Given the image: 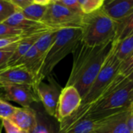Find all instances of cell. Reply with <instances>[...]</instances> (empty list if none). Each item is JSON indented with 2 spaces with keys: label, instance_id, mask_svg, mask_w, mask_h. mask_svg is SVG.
Returning a JSON list of instances; mask_svg holds the SVG:
<instances>
[{
  "label": "cell",
  "instance_id": "obj_31",
  "mask_svg": "<svg viewBox=\"0 0 133 133\" xmlns=\"http://www.w3.org/2000/svg\"><path fill=\"white\" fill-rule=\"evenodd\" d=\"M2 128L6 133H21V130L9 119L2 120Z\"/></svg>",
  "mask_w": 133,
  "mask_h": 133
},
{
  "label": "cell",
  "instance_id": "obj_10",
  "mask_svg": "<svg viewBox=\"0 0 133 133\" xmlns=\"http://www.w3.org/2000/svg\"><path fill=\"white\" fill-rule=\"evenodd\" d=\"M24 85L32 87L35 91L38 82L34 76L22 66H7L0 69V87Z\"/></svg>",
  "mask_w": 133,
  "mask_h": 133
},
{
  "label": "cell",
  "instance_id": "obj_32",
  "mask_svg": "<svg viewBox=\"0 0 133 133\" xmlns=\"http://www.w3.org/2000/svg\"><path fill=\"white\" fill-rule=\"evenodd\" d=\"M33 0H10L12 4L16 7L17 11H21L27 6H28Z\"/></svg>",
  "mask_w": 133,
  "mask_h": 133
},
{
  "label": "cell",
  "instance_id": "obj_29",
  "mask_svg": "<svg viewBox=\"0 0 133 133\" xmlns=\"http://www.w3.org/2000/svg\"><path fill=\"white\" fill-rule=\"evenodd\" d=\"M24 37L16 36V37H0V50L9 48L18 42H20Z\"/></svg>",
  "mask_w": 133,
  "mask_h": 133
},
{
  "label": "cell",
  "instance_id": "obj_25",
  "mask_svg": "<svg viewBox=\"0 0 133 133\" xmlns=\"http://www.w3.org/2000/svg\"><path fill=\"white\" fill-rule=\"evenodd\" d=\"M27 37L24 31L22 30L13 27L4 23H0V37Z\"/></svg>",
  "mask_w": 133,
  "mask_h": 133
},
{
  "label": "cell",
  "instance_id": "obj_21",
  "mask_svg": "<svg viewBox=\"0 0 133 133\" xmlns=\"http://www.w3.org/2000/svg\"><path fill=\"white\" fill-rule=\"evenodd\" d=\"M96 119L89 117L80 119L65 129L61 133H92L96 125Z\"/></svg>",
  "mask_w": 133,
  "mask_h": 133
},
{
  "label": "cell",
  "instance_id": "obj_6",
  "mask_svg": "<svg viewBox=\"0 0 133 133\" xmlns=\"http://www.w3.org/2000/svg\"><path fill=\"white\" fill-rule=\"evenodd\" d=\"M120 65L121 62L116 58L111 48L95 81L93 82L85 96L82 98L81 106L78 109L88 107L101 95L106 87L118 75Z\"/></svg>",
  "mask_w": 133,
  "mask_h": 133
},
{
  "label": "cell",
  "instance_id": "obj_18",
  "mask_svg": "<svg viewBox=\"0 0 133 133\" xmlns=\"http://www.w3.org/2000/svg\"><path fill=\"white\" fill-rule=\"evenodd\" d=\"M42 35V34H34V35L24 37L18 43V44H17L16 49L14 50V51L13 53V55L11 56L6 67L13 65L20 58H21L29 51V49L31 48L34 45L37 40Z\"/></svg>",
  "mask_w": 133,
  "mask_h": 133
},
{
  "label": "cell",
  "instance_id": "obj_4",
  "mask_svg": "<svg viewBox=\"0 0 133 133\" xmlns=\"http://www.w3.org/2000/svg\"><path fill=\"white\" fill-rule=\"evenodd\" d=\"M82 37L81 28H66L57 31L56 40L45 56L38 83L49 76L55 66L67 55L72 53Z\"/></svg>",
  "mask_w": 133,
  "mask_h": 133
},
{
  "label": "cell",
  "instance_id": "obj_34",
  "mask_svg": "<svg viewBox=\"0 0 133 133\" xmlns=\"http://www.w3.org/2000/svg\"><path fill=\"white\" fill-rule=\"evenodd\" d=\"M2 129H3V128H2V125L1 124V125H0V133H2Z\"/></svg>",
  "mask_w": 133,
  "mask_h": 133
},
{
  "label": "cell",
  "instance_id": "obj_20",
  "mask_svg": "<svg viewBox=\"0 0 133 133\" xmlns=\"http://www.w3.org/2000/svg\"><path fill=\"white\" fill-rule=\"evenodd\" d=\"M131 35H133V12L117 22L116 34L113 41H120Z\"/></svg>",
  "mask_w": 133,
  "mask_h": 133
},
{
  "label": "cell",
  "instance_id": "obj_7",
  "mask_svg": "<svg viewBox=\"0 0 133 133\" xmlns=\"http://www.w3.org/2000/svg\"><path fill=\"white\" fill-rule=\"evenodd\" d=\"M62 89L51 76H48V83L42 81L38 83L36 88V93L39 101L42 103L45 113L55 118L59 97Z\"/></svg>",
  "mask_w": 133,
  "mask_h": 133
},
{
  "label": "cell",
  "instance_id": "obj_16",
  "mask_svg": "<svg viewBox=\"0 0 133 133\" xmlns=\"http://www.w3.org/2000/svg\"><path fill=\"white\" fill-rule=\"evenodd\" d=\"M37 125L31 133H61L59 122L53 117L49 116L45 111H36Z\"/></svg>",
  "mask_w": 133,
  "mask_h": 133
},
{
  "label": "cell",
  "instance_id": "obj_1",
  "mask_svg": "<svg viewBox=\"0 0 133 133\" xmlns=\"http://www.w3.org/2000/svg\"><path fill=\"white\" fill-rule=\"evenodd\" d=\"M132 90L133 73L129 76L118 74L92 104L85 108L78 109L71 116L59 123L60 130L63 131L86 117L96 120L128 108Z\"/></svg>",
  "mask_w": 133,
  "mask_h": 133
},
{
  "label": "cell",
  "instance_id": "obj_23",
  "mask_svg": "<svg viewBox=\"0 0 133 133\" xmlns=\"http://www.w3.org/2000/svg\"><path fill=\"white\" fill-rule=\"evenodd\" d=\"M81 12L83 15L91 14L101 9L104 0H78Z\"/></svg>",
  "mask_w": 133,
  "mask_h": 133
},
{
  "label": "cell",
  "instance_id": "obj_14",
  "mask_svg": "<svg viewBox=\"0 0 133 133\" xmlns=\"http://www.w3.org/2000/svg\"><path fill=\"white\" fill-rule=\"evenodd\" d=\"M9 120L21 131L31 133L37 125V112L31 108H17Z\"/></svg>",
  "mask_w": 133,
  "mask_h": 133
},
{
  "label": "cell",
  "instance_id": "obj_13",
  "mask_svg": "<svg viewBox=\"0 0 133 133\" xmlns=\"http://www.w3.org/2000/svg\"><path fill=\"white\" fill-rule=\"evenodd\" d=\"M101 9L113 20L118 22L133 12V0H107Z\"/></svg>",
  "mask_w": 133,
  "mask_h": 133
},
{
  "label": "cell",
  "instance_id": "obj_8",
  "mask_svg": "<svg viewBox=\"0 0 133 133\" xmlns=\"http://www.w3.org/2000/svg\"><path fill=\"white\" fill-rule=\"evenodd\" d=\"M129 115L128 108L96 119L95 129L92 133H131L128 126Z\"/></svg>",
  "mask_w": 133,
  "mask_h": 133
},
{
  "label": "cell",
  "instance_id": "obj_19",
  "mask_svg": "<svg viewBox=\"0 0 133 133\" xmlns=\"http://www.w3.org/2000/svg\"><path fill=\"white\" fill-rule=\"evenodd\" d=\"M112 50L116 58L121 62L125 61L133 55V35L120 41H113Z\"/></svg>",
  "mask_w": 133,
  "mask_h": 133
},
{
  "label": "cell",
  "instance_id": "obj_17",
  "mask_svg": "<svg viewBox=\"0 0 133 133\" xmlns=\"http://www.w3.org/2000/svg\"><path fill=\"white\" fill-rule=\"evenodd\" d=\"M50 1L51 0H33L28 6L20 12L25 17L37 22H41Z\"/></svg>",
  "mask_w": 133,
  "mask_h": 133
},
{
  "label": "cell",
  "instance_id": "obj_9",
  "mask_svg": "<svg viewBox=\"0 0 133 133\" xmlns=\"http://www.w3.org/2000/svg\"><path fill=\"white\" fill-rule=\"evenodd\" d=\"M82 97L78 91L72 86H66L62 89L55 118L60 123L71 116L81 106Z\"/></svg>",
  "mask_w": 133,
  "mask_h": 133
},
{
  "label": "cell",
  "instance_id": "obj_33",
  "mask_svg": "<svg viewBox=\"0 0 133 133\" xmlns=\"http://www.w3.org/2000/svg\"><path fill=\"white\" fill-rule=\"evenodd\" d=\"M129 108L133 110V90L131 94V97H130V101H129Z\"/></svg>",
  "mask_w": 133,
  "mask_h": 133
},
{
  "label": "cell",
  "instance_id": "obj_28",
  "mask_svg": "<svg viewBox=\"0 0 133 133\" xmlns=\"http://www.w3.org/2000/svg\"><path fill=\"white\" fill-rule=\"evenodd\" d=\"M133 73V55L125 61L121 62L118 74L122 76H129Z\"/></svg>",
  "mask_w": 133,
  "mask_h": 133
},
{
  "label": "cell",
  "instance_id": "obj_35",
  "mask_svg": "<svg viewBox=\"0 0 133 133\" xmlns=\"http://www.w3.org/2000/svg\"><path fill=\"white\" fill-rule=\"evenodd\" d=\"M21 133H30V132H25V131H22Z\"/></svg>",
  "mask_w": 133,
  "mask_h": 133
},
{
  "label": "cell",
  "instance_id": "obj_2",
  "mask_svg": "<svg viewBox=\"0 0 133 133\" xmlns=\"http://www.w3.org/2000/svg\"><path fill=\"white\" fill-rule=\"evenodd\" d=\"M113 41L102 46H89L80 41L73 51L72 69L66 86L74 87L83 98L103 65Z\"/></svg>",
  "mask_w": 133,
  "mask_h": 133
},
{
  "label": "cell",
  "instance_id": "obj_24",
  "mask_svg": "<svg viewBox=\"0 0 133 133\" xmlns=\"http://www.w3.org/2000/svg\"><path fill=\"white\" fill-rule=\"evenodd\" d=\"M16 11L10 0H0V23H4Z\"/></svg>",
  "mask_w": 133,
  "mask_h": 133
},
{
  "label": "cell",
  "instance_id": "obj_36",
  "mask_svg": "<svg viewBox=\"0 0 133 133\" xmlns=\"http://www.w3.org/2000/svg\"><path fill=\"white\" fill-rule=\"evenodd\" d=\"M1 124H2V120L0 119V125H1Z\"/></svg>",
  "mask_w": 133,
  "mask_h": 133
},
{
  "label": "cell",
  "instance_id": "obj_22",
  "mask_svg": "<svg viewBox=\"0 0 133 133\" xmlns=\"http://www.w3.org/2000/svg\"><path fill=\"white\" fill-rule=\"evenodd\" d=\"M57 31L58 30H49L43 34L42 36H40L39 38L35 42L34 46L42 55L45 56V55L50 49L51 46L53 45V44L56 40Z\"/></svg>",
  "mask_w": 133,
  "mask_h": 133
},
{
  "label": "cell",
  "instance_id": "obj_26",
  "mask_svg": "<svg viewBox=\"0 0 133 133\" xmlns=\"http://www.w3.org/2000/svg\"><path fill=\"white\" fill-rule=\"evenodd\" d=\"M17 108L0 98V119H9L16 111Z\"/></svg>",
  "mask_w": 133,
  "mask_h": 133
},
{
  "label": "cell",
  "instance_id": "obj_30",
  "mask_svg": "<svg viewBox=\"0 0 133 133\" xmlns=\"http://www.w3.org/2000/svg\"><path fill=\"white\" fill-rule=\"evenodd\" d=\"M56 2L59 4L76 12H81L80 5H79V1L78 0H56Z\"/></svg>",
  "mask_w": 133,
  "mask_h": 133
},
{
  "label": "cell",
  "instance_id": "obj_11",
  "mask_svg": "<svg viewBox=\"0 0 133 133\" xmlns=\"http://www.w3.org/2000/svg\"><path fill=\"white\" fill-rule=\"evenodd\" d=\"M3 97L14 101L23 108H31L34 102L39 101L36 91L31 87L24 85H8L0 87Z\"/></svg>",
  "mask_w": 133,
  "mask_h": 133
},
{
  "label": "cell",
  "instance_id": "obj_12",
  "mask_svg": "<svg viewBox=\"0 0 133 133\" xmlns=\"http://www.w3.org/2000/svg\"><path fill=\"white\" fill-rule=\"evenodd\" d=\"M4 23L22 30L25 32L27 36L43 34L49 30H52V29L49 28L42 22H37L25 17L20 11L14 12L4 22Z\"/></svg>",
  "mask_w": 133,
  "mask_h": 133
},
{
  "label": "cell",
  "instance_id": "obj_15",
  "mask_svg": "<svg viewBox=\"0 0 133 133\" xmlns=\"http://www.w3.org/2000/svg\"><path fill=\"white\" fill-rule=\"evenodd\" d=\"M45 56L42 55L37 49L33 46L29 51L20 58L13 65H19L27 69L31 73H32L37 79L38 85L39 75L43 65ZM13 66V65H12Z\"/></svg>",
  "mask_w": 133,
  "mask_h": 133
},
{
  "label": "cell",
  "instance_id": "obj_3",
  "mask_svg": "<svg viewBox=\"0 0 133 133\" xmlns=\"http://www.w3.org/2000/svg\"><path fill=\"white\" fill-rule=\"evenodd\" d=\"M116 28L117 22L102 9L84 15L81 26V41L92 47L104 45L114 41Z\"/></svg>",
  "mask_w": 133,
  "mask_h": 133
},
{
  "label": "cell",
  "instance_id": "obj_27",
  "mask_svg": "<svg viewBox=\"0 0 133 133\" xmlns=\"http://www.w3.org/2000/svg\"><path fill=\"white\" fill-rule=\"evenodd\" d=\"M18 43H16V44H13L9 48L0 50V69L6 67V65H7L11 56L13 55V53L14 50L16 49Z\"/></svg>",
  "mask_w": 133,
  "mask_h": 133
},
{
  "label": "cell",
  "instance_id": "obj_5",
  "mask_svg": "<svg viewBox=\"0 0 133 133\" xmlns=\"http://www.w3.org/2000/svg\"><path fill=\"white\" fill-rule=\"evenodd\" d=\"M83 16L82 12L73 11L59 4L56 0H51L41 22L55 30L81 28Z\"/></svg>",
  "mask_w": 133,
  "mask_h": 133
}]
</instances>
